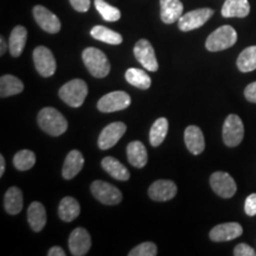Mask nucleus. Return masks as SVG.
<instances>
[{"label":"nucleus","mask_w":256,"mask_h":256,"mask_svg":"<svg viewBox=\"0 0 256 256\" xmlns=\"http://www.w3.org/2000/svg\"><path fill=\"white\" fill-rule=\"evenodd\" d=\"M42 130L51 136H60L68 130V121L58 110L52 107L43 108L37 118Z\"/></svg>","instance_id":"1"},{"label":"nucleus","mask_w":256,"mask_h":256,"mask_svg":"<svg viewBox=\"0 0 256 256\" xmlns=\"http://www.w3.org/2000/svg\"><path fill=\"white\" fill-rule=\"evenodd\" d=\"M86 68L94 78H104L110 72V63L107 56L96 48H87L82 54Z\"/></svg>","instance_id":"2"},{"label":"nucleus","mask_w":256,"mask_h":256,"mask_svg":"<svg viewBox=\"0 0 256 256\" xmlns=\"http://www.w3.org/2000/svg\"><path fill=\"white\" fill-rule=\"evenodd\" d=\"M88 95V86L83 80L76 78L66 82L60 89V98L72 108L81 107Z\"/></svg>","instance_id":"3"},{"label":"nucleus","mask_w":256,"mask_h":256,"mask_svg":"<svg viewBox=\"0 0 256 256\" xmlns=\"http://www.w3.org/2000/svg\"><path fill=\"white\" fill-rule=\"evenodd\" d=\"M238 40V34L230 25H223L208 37L206 46L211 52H217L232 48Z\"/></svg>","instance_id":"4"},{"label":"nucleus","mask_w":256,"mask_h":256,"mask_svg":"<svg viewBox=\"0 0 256 256\" xmlns=\"http://www.w3.org/2000/svg\"><path fill=\"white\" fill-rule=\"evenodd\" d=\"M244 136V126L238 115L230 114L223 124V142L228 147H236Z\"/></svg>","instance_id":"5"},{"label":"nucleus","mask_w":256,"mask_h":256,"mask_svg":"<svg viewBox=\"0 0 256 256\" xmlns=\"http://www.w3.org/2000/svg\"><path fill=\"white\" fill-rule=\"evenodd\" d=\"M90 190L96 200L104 206H116L122 200V194L119 188L104 180H95Z\"/></svg>","instance_id":"6"},{"label":"nucleus","mask_w":256,"mask_h":256,"mask_svg":"<svg viewBox=\"0 0 256 256\" xmlns=\"http://www.w3.org/2000/svg\"><path fill=\"white\" fill-rule=\"evenodd\" d=\"M214 16L212 8H198L194 11H190L179 18L178 28L179 30L188 32L196 30V28L203 26L209 19Z\"/></svg>","instance_id":"7"},{"label":"nucleus","mask_w":256,"mask_h":256,"mask_svg":"<svg viewBox=\"0 0 256 256\" xmlns=\"http://www.w3.org/2000/svg\"><path fill=\"white\" fill-rule=\"evenodd\" d=\"M130 104V96L124 92H112L106 94L98 100V110L102 113H113V112L126 110Z\"/></svg>","instance_id":"8"},{"label":"nucleus","mask_w":256,"mask_h":256,"mask_svg":"<svg viewBox=\"0 0 256 256\" xmlns=\"http://www.w3.org/2000/svg\"><path fill=\"white\" fill-rule=\"evenodd\" d=\"M34 63L37 72L43 78H50L56 72V60L46 46H37L34 50Z\"/></svg>","instance_id":"9"},{"label":"nucleus","mask_w":256,"mask_h":256,"mask_svg":"<svg viewBox=\"0 0 256 256\" xmlns=\"http://www.w3.org/2000/svg\"><path fill=\"white\" fill-rule=\"evenodd\" d=\"M134 56L142 66L148 72H156L159 68L154 49L147 40H140L134 46Z\"/></svg>","instance_id":"10"},{"label":"nucleus","mask_w":256,"mask_h":256,"mask_svg":"<svg viewBox=\"0 0 256 256\" xmlns=\"http://www.w3.org/2000/svg\"><path fill=\"white\" fill-rule=\"evenodd\" d=\"M211 188L222 198H232L238 191L234 178L226 172H215L210 177Z\"/></svg>","instance_id":"11"},{"label":"nucleus","mask_w":256,"mask_h":256,"mask_svg":"<svg viewBox=\"0 0 256 256\" xmlns=\"http://www.w3.org/2000/svg\"><path fill=\"white\" fill-rule=\"evenodd\" d=\"M126 124L124 122H113L110 124L108 126H106L98 136V145L101 150H110L112 147L116 145L118 142L124 136V134L126 133Z\"/></svg>","instance_id":"12"},{"label":"nucleus","mask_w":256,"mask_h":256,"mask_svg":"<svg viewBox=\"0 0 256 256\" xmlns=\"http://www.w3.org/2000/svg\"><path fill=\"white\" fill-rule=\"evenodd\" d=\"M34 17L37 24L48 34H57L60 30V22L55 14L42 5L34 8Z\"/></svg>","instance_id":"13"},{"label":"nucleus","mask_w":256,"mask_h":256,"mask_svg":"<svg viewBox=\"0 0 256 256\" xmlns=\"http://www.w3.org/2000/svg\"><path fill=\"white\" fill-rule=\"evenodd\" d=\"M92 247V238L84 228H76L69 236V249L74 256H83Z\"/></svg>","instance_id":"14"},{"label":"nucleus","mask_w":256,"mask_h":256,"mask_svg":"<svg viewBox=\"0 0 256 256\" xmlns=\"http://www.w3.org/2000/svg\"><path fill=\"white\" fill-rule=\"evenodd\" d=\"M243 229L238 223L228 222L216 226L211 229L210 238L214 242H226L240 238L242 235Z\"/></svg>","instance_id":"15"},{"label":"nucleus","mask_w":256,"mask_h":256,"mask_svg":"<svg viewBox=\"0 0 256 256\" xmlns=\"http://www.w3.org/2000/svg\"><path fill=\"white\" fill-rule=\"evenodd\" d=\"M177 194V185L172 180L160 179L153 183L148 188V196L156 202H166L172 200Z\"/></svg>","instance_id":"16"},{"label":"nucleus","mask_w":256,"mask_h":256,"mask_svg":"<svg viewBox=\"0 0 256 256\" xmlns=\"http://www.w3.org/2000/svg\"><path fill=\"white\" fill-rule=\"evenodd\" d=\"M184 6L180 0H160V18L162 23L174 24L183 16Z\"/></svg>","instance_id":"17"},{"label":"nucleus","mask_w":256,"mask_h":256,"mask_svg":"<svg viewBox=\"0 0 256 256\" xmlns=\"http://www.w3.org/2000/svg\"><path fill=\"white\" fill-rule=\"evenodd\" d=\"M184 142L192 154L198 156L206 148V139L200 127L188 126L184 132Z\"/></svg>","instance_id":"18"},{"label":"nucleus","mask_w":256,"mask_h":256,"mask_svg":"<svg viewBox=\"0 0 256 256\" xmlns=\"http://www.w3.org/2000/svg\"><path fill=\"white\" fill-rule=\"evenodd\" d=\"M84 165V158L82 153L78 150H72L68 153L62 170V176L64 179H72L78 176Z\"/></svg>","instance_id":"19"},{"label":"nucleus","mask_w":256,"mask_h":256,"mask_svg":"<svg viewBox=\"0 0 256 256\" xmlns=\"http://www.w3.org/2000/svg\"><path fill=\"white\" fill-rule=\"evenodd\" d=\"M28 220L34 232H40L46 224V211L40 202H32L28 209Z\"/></svg>","instance_id":"20"},{"label":"nucleus","mask_w":256,"mask_h":256,"mask_svg":"<svg viewBox=\"0 0 256 256\" xmlns=\"http://www.w3.org/2000/svg\"><path fill=\"white\" fill-rule=\"evenodd\" d=\"M250 12L248 0H226L222 8L224 18H244Z\"/></svg>","instance_id":"21"},{"label":"nucleus","mask_w":256,"mask_h":256,"mask_svg":"<svg viewBox=\"0 0 256 256\" xmlns=\"http://www.w3.org/2000/svg\"><path fill=\"white\" fill-rule=\"evenodd\" d=\"M28 31L24 26H16L10 34L8 50L12 57H19L23 52L25 44H26Z\"/></svg>","instance_id":"22"},{"label":"nucleus","mask_w":256,"mask_h":256,"mask_svg":"<svg viewBox=\"0 0 256 256\" xmlns=\"http://www.w3.org/2000/svg\"><path fill=\"white\" fill-rule=\"evenodd\" d=\"M127 158L134 168H142L147 164V151L142 142H132L127 146Z\"/></svg>","instance_id":"23"},{"label":"nucleus","mask_w":256,"mask_h":256,"mask_svg":"<svg viewBox=\"0 0 256 256\" xmlns=\"http://www.w3.org/2000/svg\"><path fill=\"white\" fill-rule=\"evenodd\" d=\"M101 165L108 174L118 179V180L126 182L130 177V171H128L126 166L121 164L119 160L113 158V156H106V158L102 159Z\"/></svg>","instance_id":"24"},{"label":"nucleus","mask_w":256,"mask_h":256,"mask_svg":"<svg viewBox=\"0 0 256 256\" xmlns=\"http://www.w3.org/2000/svg\"><path fill=\"white\" fill-rule=\"evenodd\" d=\"M80 212H81V206L78 202L72 197H64L60 200L58 206V216L64 222H72L78 218Z\"/></svg>","instance_id":"25"},{"label":"nucleus","mask_w":256,"mask_h":256,"mask_svg":"<svg viewBox=\"0 0 256 256\" xmlns=\"http://www.w3.org/2000/svg\"><path fill=\"white\" fill-rule=\"evenodd\" d=\"M4 206L10 215H18L20 212L23 209V194L20 188L12 186L6 191Z\"/></svg>","instance_id":"26"},{"label":"nucleus","mask_w":256,"mask_h":256,"mask_svg":"<svg viewBox=\"0 0 256 256\" xmlns=\"http://www.w3.org/2000/svg\"><path fill=\"white\" fill-rule=\"evenodd\" d=\"M24 90V84L14 75H4L0 78V96L2 98L20 94Z\"/></svg>","instance_id":"27"},{"label":"nucleus","mask_w":256,"mask_h":256,"mask_svg":"<svg viewBox=\"0 0 256 256\" xmlns=\"http://www.w3.org/2000/svg\"><path fill=\"white\" fill-rule=\"evenodd\" d=\"M90 34L96 40L112 44V46H119V44L122 43V36L120 34L106 26H102V25H96V26L92 28L90 30Z\"/></svg>","instance_id":"28"},{"label":"nucleus","mask_w":256,"mask_h":256,"mask_svg":"<svg viewBox=\"0 0 256 256\" xmlns=\"http://www.w3.org/2000/svg\"><path fill=\"white\" fill-rule=\"evenodd\" d=\"M168 132V121L166 118H159L152 124L150 130V142L153 147L162 145Z\"/></svg>","instance_id":"29"},{"label":"nucleus","mask_w":256,"mask_h":256,"mask_svg":"<svg viewBox=\"0 0 256 256\" xmlns=\"http://www.w3.org/2000/svg\"><path fill=\"white\" fill-rule=\"evenodd\" d=\"M126 81L130 84L134 86V87L139 89H148L151 87V78L147 75L146 72L138 68H130L128 69L126 74H124Z\"/></svg>","instance_id":"30"},{"label":"nucleus","mask_w":256,"mask_h":256,"mask_svg":"<svg viewBox=\"0 0 256 256\" xmlns=\"http://www.w3.org/2000/svg\"><path fill=\"white\" fill-rule=\"evenodd\" d=\"M238 68L242 72H254L256 69V46H249L240 54Z\"/></svg>","instance_id":"31"},{"label":"nucleus","mask_w":256,"mask_h":256,"mask_svg":"<svg viewBox=\"0 0 256 256\" xmlns=\"http://www.w3.org/2000/svg\"><path fill=\"white\" fill-rule=\"evenodd\" d=\"M36 164V156L30 150H22L14 156V165L19 171H28Z\"/></svg>","instance_id":"32"},{"label":"nucleus","mask_w":256,"mask_h":256,"mask_svg":"<svg viewBox=\"0 0 256 256\" xmlns=\"http://www.w3.org/2000/svg\"><path fill=\"white\" fill-rule=\"evenodd\" d=\"M94 4L98 12L106 22H118L121 18L120 10L110 5L104 0H94Z\"/></svg>","instance_id":"33"},{"label":"nucleus","mask_w":256,"mask_h":256,"mask_svg":"<svg viewBox=\"0 0 256 256\" xmlns=\"http://www.w3.org/2000/svg\"><path fill=\"white\" fill-rule=\"evenodd\" d=\"M156 254H158V250L153 242H144L128 252L130 256H156Z\"/></svg>","instance_id":"34"},{"label":"nucleus","mask_w":256,"mask_h":256,"mask_svg":"<svg viewBox=\"0 0 256 256\" xmlns=\"http://www.w3.org/2000/svg\"><path fill=\"white\" fill-rule=\"evenodd\" d=\"M234 255L235 256H255L256 252L250 246L246 244V243H240L234 249Z\"/></svg>","instance_id":"35"},{"label":"nucleus","mask_w":256,"mask_h":256,"mask_svg":"<svg viewBox=\"0 0 256 256\" xmlns=\"http://www.w3.org/2000/svg\"><path fill=\"white\" fill-rule=\"evenodd\" d=\"M244 211L248 216L256 215V194H249L244 203Z\"/></svg>","instance_id":"36"},{"label":"nucleus","mask_w":256,"mask_h":256,"mask_svg":"<svg viewBox=\"0 0 256 256\" xmlns=\"http://www.w3.org/2000/svg\"><path fill=\"white\" fill-rule=\"evenodd\" d=\"M70 4L78 12H87L90 8V0H69Z\"/></svg>","instance_id":"37"},{"label":"nucleus","mask_w":256,"mask_h":256,"mask_svg":"<svg viewBox=\"0 0 256 256\" xmlns=\"http://www.w3.org/2000/svg\"><path fill=\"white\" fill-rule=\"evenodd\" d=\"M244 96L249 102L256 104V82H252L244 89Z\"/></svg>","instance_id":"38"},{"label":"nucleus","mask_w":256,"mask_h":256,"mask_svg":"<svg viewBox=\"0 0 256 256\" xmlns=\"http://www.w3.org/2000/svg\"><path fill=\"white\" fill-rule=\"evenodd\" d=\"M49 256H66V252L60 247H52L48 252Z\"/></svg>","instance_id":"39"},{"label":"nucleus","mask_w":256,"mask_h":256,"mask_svg":"<svg viewBox=\"0 0 256 256\" xmlns=\"http://www.w3.org/2000/svg\"><path fill=\"white\" fill-rule=\"evenodd\" d=\"M8 44L5 42L4 37H2V36L0 37V55H2V56L4 55L6 49H8Z\"/></svg>","instance_id":"40"},{"label":"nucleus","mask_w":256,"mask_h":256,"mask_svg":"<svg viewBox=\"0 0 256 256\" xmlns=\"http://www.w3.org/2000/svg\"><path fill=\"white\" fill-rule=\"evenodd\" d=\"M5 166H6V164H5L4 156L0 154V177H2L5 174Z\"/></svg>","instance_id":"41"}]
</instances>
